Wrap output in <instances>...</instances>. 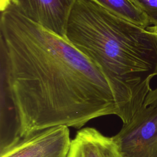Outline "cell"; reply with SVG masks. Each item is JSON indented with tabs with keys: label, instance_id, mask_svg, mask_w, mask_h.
<instances>
[{
	"label": "cell",
	"instance_id": "obj_12",
	"mask_svg": "<svg viewBox=\"0 0 157 157\" xmlns=\"http://www.w3.org/2000/svg\"><path fill=\"white\" fill-rule=\"evenodd\" d=\"M131 1H133V0H131ZM133 2H134V1H133Z\"/></svg>",
	"mask_w": 157,
	"mask_h": 157
},
{
	"label": "cell",
	"instance_id": "obj_10",
	"mask_svg": "<svg viewBox=\"0 0 157 157\" xmlns=\"http://www.w3.org/2000/svg\"><path fill=\"white\" fill-rule=\"evenodd\" d=\"M1 2V11L4 10L10 4V0H0Z\"/></svg>",
	"mask_w": 157,
	"mask_h": 157
},
{
	"label": "cell",
	"instance_id": "obj_7",
	"mask_svg": "<svg viewBox=\"0 0 157 157\" xmlns=\"http://www.w3.org/2000/svg\"><path fill=\"white\" fill-rule=\"evenodd\" d=\"M109 11L142 28L150 26L142 9L131 0H92Z\"/></svg>",
	"mask_w": 157,
	"mask_h": 157
},
{
	"label": "cell",
	"instance_id": "obj_11",
	"mask_svg": "<svg viewBox=\"0 0 157 157\" xmlns=\"http://www.w3.org/2000/svg\"><path fill=\"white\" fill-rule=\"evenodd\" d=\"M148 31L153 32L157 34V25L156 26H150L146 28Z\"/></svg>",
	"mask_w": 157,
	"mask_h": 157
},
{
	"label": "cell",
	"instance_id": "obj_4",
	"mask_svg": "<svg viewBox=\"0 0 157 157\" xmlns=\"http://www.w3.org/2000/svg\"><path fill=\"white\" fill-rule=\"evenodd\" d=\"M71 140L68 126L48 128L22 139L0 157H67Z\"/></svg>",
	"mask_w": 157,
	"mask_h": 157
},
{
	"label": "cell",
	"instance_id": "obj_5",
	"mask_svg": "<svg viewBox=\"0 0 157 157\" xmlns=\"http://www.w3.org/2000/svg\"><path fill=\"white\" fill-rule=\"evenodd\" d=\"M76 0H10L23 16L46 29L66 37L67 23Z\"/></svg>",
	"mask_w": 157,
	"mask_h": 157
},
{
	"label": "cell",
	"instance_id": "obj_9",
	"mask_svg": "<svg viewBox=\"0 0 157 157\" xmlns=\"http://www.w3.org/2000/svg\"><path fill=\"white\" fill-rule=\"evenodd\" d=\"M144 105L151 106L157 109V88L150 91L145 98Z\"/></svg>",
	"mask_w": 157,
	"mask_h": 157
},
{
	"label": "cell",
	"instance_id": "obj_2",
	"mask_svg": "<svg viewBox=\"0 0 157 157\" xmlns=\"http://www.w3.org/2000/svg\"><path fill=\"white\" fill-rule=\"evenodd\" d=\"M66 37L98 66L123 95L129 85L149 88L157 75V34L92 0H76Z\"/></svg>",
	"mask_w": 157,
	"mask_h": 157
},
{
	"label": "cell",
	"instance_id": "obj_6",
	"mask_svg": "<svg viewBox=\"0 0 157 157\" xmlns=\"http://www.w3.org/2000/svg\"><path fill=\"white\" fill-rule=\"evenodd\" d=\"M67 157L122 156L112 137L104 136L94 128H84L71 140Z\"/></svg>",
	"mask_w": 157,
	"mask_h": 157
},
{
	"label": "cell",
	"instance_id": "obj_8",
	"mask_svg": "<svg viewBox=\"0 0 157 157\" xmlns=\"http://www.w3.org/2000/svg\"><path fill=\"white\" fill-rule=\"evenodd\" d=\"M133 1L147 15L150 26H156L157 0H133Z\"/></svg>",
	"mask_w": 157,
	"mask_h": 157
},
{
	"label": "cell",
	"instance_id": "obj_1",
	"mask_svg": "<svg viewBox=\"0 0 157 157\" xmlns=\"http://www.w3.org/2000/svg\"><path fill=\"white\" fill-rule=\"evenodd\" d=\"M0 153L44 129H80L102 116L135 113L104 72L71 44L21 15L1 13Z\"/></svg>",
	"mask_w": 157,
	"mask_h": 157
},
{
	"label": "cell",
	"instance_id": "obj_3",
	"mask_svg": "<svg viewBox=\"0 0 157 157\" xmlns=\"http://www.w3.org/2000/svg\"><path fill=\"white\" fill-rule=\"evenodd\" d=\"M112 138L122 157H157V109L143 105Z\"/></svg>",
	"mask_w": 157,
	"mask_h": 157
}]
</instances>
